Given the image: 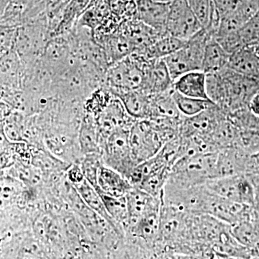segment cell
<instances>
[{
  "label": "cell",
  "mask_w": 259,
  "mask_h": 259,
  "mask_svg": "<svg viewBox=\"0 0 259 259\" xmlns=\"http://www.w3.org/2000/svg\"><path fill=\"white\" fill-rule=\"evenodd\" d=\"M16 29L0 27V57L13 49Z\"/></svg>",
  "instance_id": "obj_31"
},
{
  "label": "cell",
  "mask_w": 259,
  "mask_h": 259,
  "mask_svg": "<svg viewBox=\"0 0 259 259\" xmlns=\"http://www.w3.org/2000/svg\"><path fill=\"white\" fill-rule=\"evenodd\" d=\"M10 0H0V19L4 15L5 10L9 5Z\"/></svg>",
  "instance_id": "obj_38"
},
{
  "label": "cell",
  "mask_w": 259,
  "mask_h": 259,
  "mask_svg": "<svg viewBox=\"0 0 259 259\" xmlns=\"http://www.w3.org/2000/svg\"><path fill=\"white\" fill-rule=\"evenodd\" d=\"M98 193L101 197L105 208L110 217L125 231V227L128 218L125 196L117 197L108 195L102 192H98Z\"/></svg>",
  "instance_id": "obj_27"
},
{
  "label": "cell",
  "mask_w": 259,
  "mask_h": 259,
  "mask_svg": "<svg viewBox=\"0 0 259 259\" xmlns=\"http://www.w3.org/2000/svg\"><path fill=\"white\" fill-rule=\"evenodd\" d=\"M173 88L175 91L185 96L209 99L207 93V74L202 71H190L182 75L174 81Z\"/></svg>",
  "instance_id": "obj_19"
},
{
  "label": "cell",
  "mask_w": 259,
  "mask_h": 259,
  "mask_svg": "<svg viewBox=\"0 0 259 259\" xmlns=\"http://www.w3.org/2000/svg\"><path fill=\"white\" fill-rule=\"evenodd\" d=\"M173 79L163 59L148 60L145 67L144 83L141 90L150 95L172 91Z\"/></svg>",
  "instance_id": "obj_11"
},
{
  "label": "cell",
  "mask_w": 259,
  "mask_h": 259,
  "mask_svg": "<svg viewBox=\"0 0 259 259\" xmlns=\"http://www.w3.org/2000/svg\"><path fill=\"white\" fill-rule=\"evenodd\" d=\"M233 238L249 251L250 258H259V222L247 220L231 226Z\"/></svg>",
  "instance_id": "obj_18"
},
{
  "label": "cell",
  "mask_w": 259,
  "mask_h": 259,
  "mask_svg": "<svg viewBox=\"0 0 259 259\" xmlns=\"http://www.w3.org/2000/svg\"><path fill=\"white\" fill-rule=\"evenodd\" d=\"M202 29V25L191 10L187 0H173L170 3L167 34L187 40Z\"/></svg>",
  "instance_id": "obj_8"
},
{
  "label": "cell",
  "mask_w": 259,
  "mask_h": 259,
  "mask_svg": "<svg viewBox=\"0 0 259 259\" xmlns=\"http://www.w3.org/2000/svg\"><path fill=\"white\" fill-rule=\"evenodd\" d=\"M76 187L77 192L80 194V197L84 201L85 203L88 204L90 208L98 213L99 215L101 216L105 220L107 223L113 227L117 231L123 233V228L119 226L117 223L114 221L110 214L107 212L105 208L103 201L100 197V194L97 192V190L94 188L93 185L88 182L86 179H84L82 182H80L77 185H74Z\"/></svg>",
  "instance_id": "obj_22"
},
{
  "label": "cell",
  "mask_w": 259,
  "mask_h": 259,
  "mask_svg": "<svg viewBox=\"0 0 259 259\" xmlns=\"http://www.w3.org/2000/svg\"><path fill=\"white\" fill-rule=\"evenodd\" d=\"M218 152L197 153L180 158L172 166L166 183L182 187L204 185L214 177Z\"/></svg>",
  "instance_id": "obj_2"
},
{
  "label": "cell",
  "mask_w": 259,
  "mask_h": 259,
  "mask_svg": "<svg viewBox=\"0 0 259 259\" xmlns=\"http://www.w3.org/2000/svg\"><path fill=\"white\" fill-rule=\"evenodd\" d=\"M172 97L179 111L185 117H193L216 105L209 99L185 96L175 90L172 93Z\"/></svg>",
  "instance_id": "obj_26"
},
{
  "label": "cell",
  "mask_w": 259,
  "mask_h": 259,
  "mask_svg": "<svg viewBox=\"0 0 259 259\" xmlns=\"http://www.w3.org/2000/svg\"><path fill=\"white\" fill-rule=\"evenodd\" d=\"M250 155L238 145L220 150L218 152L213 179L245 175Z\"/></svg>",
  "instance_id": "obj_9"
},
{
  "label": "cell",
  "mask_w": 259,
  "mask_h": 259,
  "mask_svg": "<svg viewBox=\"0 0 259 259\" xmlns=\"http://www.w3.org/2000/svg\"><path fill=\"white\" fill-rule=\"evenodd\" d=\"M103 49L107 60L112 64L125 59L135 51L133 44L122 33L107 36L103 42Z\"/></svg>",
  "instance_id": "obj_25"
},
{
  "label": "cell",
  "mask_w": 259,
  "mask_h": 259,
  "mask_svg": "<svg viewBox=\"0 0 259 259\" xmlns=\"http://www.w3.org/2000/svg\"><path fill=\"white\" fill-rule=\"evenodd\" d=\"M187 3L202 28L214 37L218 30L221 17L213 0H187Z\"/></svg>",
  "instance_id": "obj_20"
},
{
  "label": "cell",
  "mask_w": 259,
  "mask_h": 259,
  "mask_svg": "<svg viewBox=\"0 0 259 259\" xmlns=\"http://www.w3.org/2000/svg\"><path fill=\"white\" fill-rule=\"evenodd\" d=\"M248 111L259 119V92L255 93L250 99L248 104Z\"/></svg>",
  "instance_id": "obj_36"
},
{
  "label": "cell",
  "mask_w": 259,
  "mask_h": 259,
  "mask_svg": "<svg viewBox=\"0 0 259 259\" xmlns=\"http://www.w3.org/2000/svg\"><path fill=\"white\" fill-rule=\"evenodd\" d=\"M138 20L161 36L166 35V23L170 3L156 0H135Z\"/></svg>",
  "instance_id": "obj_10"
},
{
  "label": "cell",
  "mask_w": 259,
  "mask_h": 259,
  "mask_svg": "<svg viewBox=\"0 0 259 259\" xmlns=\"http://www.w3.org/2000/svg\"><path fill=\"white\" fill-rule=\"evenodd\" d=\"M247 175L249 177L252 185H253V190H254V202H253V207L255 214L259 220V175Z\"/></svg>",
  "instance_id": "obj_34"
},
{
  "label": "cell",
  "mask_w": 259,
  "mask_h": 259,
  "mask_svg": "<svg viewBox=\"0 0 259 259\" xmlns=\"http://www.w3.org/2000/svg\"><path fill=\"white\" fill-rule=\"evenodd\" d=\"M171 136L152 120L135 122L130 129V144L136 164L157 154Z\"/></svg>",
  "instance_id": "obj_3"
},
{
  "label": "cell",
  "mask_w": 259,
  "mask_h": 259,
  "mask_svg": "<svg viewBox=\"0 0 259 259\" xmlns=\"http://www.w3.org/2000/svg\"><path fill=\"white\" fill-rule=\"evenodd\" d=\"M130 129L115 130L105 139L104 147L105 165L120 172L125 178L137 165L133 158L130 144Z\"/></svg>",
  "instance_id": "obj_6"
},
{
  "label": "cell",
  "mask_w": 259,
  "mask_h": 259,
  "mask_svg": "<svg viewBox=\"0 0 259 259\" xmlns=\"http://www.w3.org/2000/svg\"><path fill=\"white\" fill-rule=\"evenodd\" d=\"M131 117L149 120L152 113V97L143 90L126 92L117 95Z\"/></svg>",
  "instance_id": "obj_17"
},
{
  "label": "cell",
  "mask_w": 259,
  "mask_h": 259,
  "mask_svg": "<svg viewBox=\"0 0 259 259\" xmlns=\"http://www.w3.org/2000/svg\"><path fill=\"white\" fill-rule=\"evenodd\" d=\"M69 179L74 185H77L84 180V176L79 167L74 166L69 171Z\"/></svg>",
  "instance_id": "obj_37"
},
{
  "label": "cell",
  "mask_w": 259,
  "mask_h": 259,
  "mask_svg": "<svg viewBox=\"0 0 259 259\" xmlns=\"http://www.w3.org/2000/svg\"><path fill=\"white\" fill-rule=\"evenodd\" d=\"M212 37L202 28L182 49L163 59L173 81L186 73L202 71L204 48Z\"/></svg>",
  "instance_id": "obj_4"
},
{
  "label": "cell",
  "mask_w": 259,
  "mask_h": 259,
  "mask_svg": "<svg viewBox=\"0 0 259 259\" xmlns=\"http://www.w3.org/2000/svg\"><path fill=\"white\" fill-rule=\"evenodd\" d=\"M205 185L213 193L223 198L238 203L253 205L254 190L247 175L211 179L206 182Z\"/></svg>",
  "instance_id": "obj_7"
},
{
  "label": "cell",
  "mask_w": 259,
  "mask_h": 259,
  "mask_svg": "<svg viewBox=\"0 0 259 259\" xmlns=\"http://www.w3.org/2000/svg\"><path fill=\"white\" fill-rule=\"evenodd\" d=\"M230 56L214 37H211L204 48L202 71L206 74L220 72L227 68Z\"/></svg>",
  "instance_id": "obj_21"
},
{
  "label": "cell",
  "mask_w": 259,
  "mask_h": 259,
  "mask_svg": "<svg viewBox=\"0 0 259 259\" xmlns=\"http://www.w3.org/2000/svg\"><path fill=\"white\" fill-rule=\"evenodd\" d=\"M93 0H71L61 15L57 26L52 32L51 37L64 35L73 28L78 19L81 18L90 8Z\"/></svg>",
  "instance_id": "obj_23"
},
{
  "label": "cell",
  "mask_w": 259,
  "mask_h": 259,
  "mask_svg": "<svg viewBox=\"0 0 259 259\" xmlns=\"http://www.w3.org/2000/svg\"><path fill=\"white\" fill-rule=\"evenodd\" d=\"M187 41L166 34L153 42L141 56H144L147 60L164 59L182 49Z\"/></svg>",
  "instance_id": "obj_24"
},
{
  "label": "cell",
  "mask_w": 259,
  "mask_h": 259,
  "mask_svg": "<svg viewBox=\"0 0 259 259\" xmlns=\"http://www.w3.org/2000/svg\"><path fill=\"white\" fill-rule=\"evenodd\" d=\"M127 201V218L125 228L137 222L150 213L159 211L161 206V197H156L140 190L137 187L133 188L126 194Z\"/></svg>",
  "instance_id": "obj_12"
},
{
  "label": "cell",
  "mask_w": 259,
  "mask_h": 259,
  "mask_svg": "<svg viewBox=\"0 0 259 259\" xmlns=\"http://www.w3.org/2000/svg\"><path fill=\"white\" fill-rule=\"evenodd\" d=\"M71 0H44V12L47 15L52 33L57 26L65 8Z\"/></svg>",
  "instance_id": "obj_29"
},
{
  "label": "cell",
  "mask_w": 259,
  "mask_h": 259,
  "mask_svg": "<svg viewBox=\"0 0 259 259\" xmlns=\"http://www.w3.org/2000/svg\"><path fill=\"white\" fill-rule=\"evenodd\" d=\"M156 1L163 2V3H170V2L173 1V0H156Z\"/></svg>",
  "instance_id": "obj_39"
},
{
  "label": "cell",
  "mask_w": 259,
  "mask_h": 259,
  "mask_svg": "<svg viewBox=\"0 0 259 259\" xmlns=\"http://www.w3.org/2000/svg\"><path fill=\"white\" fill-rule=\"evenodd\" d=\"M44 0H10V3L23 15V23L25 15L32 8L40 4Z\"/></svg>",
  "instance_id": "obj_33"
},
{
  "label": "cell",
  "mask_w": 259,
  "mask_h": 259,
  "mask_svg": "<svg viewBox=\"0 0 259 259\" xmlns=\"http://www.w3.org/2000/svg\"><path fill=\"white\" fill-rule=\"evenodd\" d=\"M51 37L50 25L45 12L16 29L13 49L25 69L40 59Z\"/></svg>",
  "instance_id": "obj_1"
},
{
  "label": "cell",
  "mask_w": 259,
  "mask_h": 259,
  "mask_svg": "<svg viewBox=\"0 0 259 259\" xmlns=\"http://www.w3.org/2000/svg\"><path fill=\"white\" fill-rule=\"evenodd\" d=\"M227 68L259 81V56L252 47H244L231 54Z\"/></svg>",
  "instance_id": "obj_15"
},
{
  "label": "cell",
  "mask_w": 259,
  "mask_h": 259,
  "mask_svg": "<svg viewBox=\"0 0 259 259\" xmlns=\"http://www.w3.org/2000/svg\"><path fill=\"white\" fill-rule=\"evenodd\" d=\"M101 165L100 159L97 158L95 153H90L88 157L85 158L81 166L83 176L95 189L97 187V174H98L99 168Z\"/></svg>",
  "instance_id": "obj_30"
},
{
  "label": "cell",
  "mask_w": 259,
  "mask_h": 259,
  "mask_svg": "<svg viewBox=\"0 0 259 259\" xmlns=\"http://www.w3.org/2000/svg\"><path fill=\"white\" fill-rule=\"evenodd\" d=\"M245 175H259V151L250 155Z\"/></svg>",
  "instance_id": "obj_35"
},
{
  "label": "cell",
  "mask_w": 259,
  "mask_h": 259,
  "mask_svg": "<svg viewBox=\"0 0 259 259\" xmlns=\"http://www.w3.org/2000/svg\"><path fill=\"white\" fill-rule=\"evenodd\" d=\"M147 61L144 56L132 54L109 68L107 83L115 90L117 96L126 92L141 90Z\"/></svg>",
  "instance_id": "obj_5"
},
{
  "label": "cell",
  "mask_w": 259,
  "mask_h": 259,
  "mask_svg": "<svg viewBox=\"0 0 259 259\" xmlns=\"http://www.w3.org/2000/svg\"><path fill=\"white\" fill-rule=\"evenodd\" d=\"M128 114L120 100H117L110 104L105 109L98 121L99 133L102 137L107 139V136L115 130L127 127L131 124Z\"/></svg>",
  "instance_id": "obj_16"
},
{
  "label": "cell",
  "mask_w": 259,
  "mask_h": 259,
  "mask_svg": "<svg viewBox=\"0 0 259 259\" xmlns=\"http://www.w3.org/2000/svg\"><path fill=\"white\" fill-rule=\"evenodd\" d=\"M25 66L14 49L0 57V88L16 90L23 87Z\"/></svg>",
  "instance_id": "obj_13"
},
{
  "label": "cell",
  "mask_w": 259,
  "mask_h": 259,
  "mask_svg": "<svg viewBox=\"0 0 259 259\" xmlns=\"http://www.w3.org/2000/svg\"><path fill=\"white\" fill-rule=\"evenodd\" d=\"M132 188V185L120 172L106 165H101L99 168L95 189L97 192L118 197L125 196Z\"/></svg>",
  "instance_id": "obj_14"
},
{
  "label": "cell",
  "mask_w": 259,
  "mask_h": 259,
  "mask_svg": "<svg viewBox=\"0 0 259 259\" xmlns=\"http://www.w3.org/2000/svg\"><path fill=\"white\" fill-rule=\"evenodd\" d=\"M243 0H213L220 17L231 14L238 9Z\"/></svg>",
  "instance_id": "obj_32"
},
{
  "label": "cell",
  "mask_w": 259,
  "mask_h": 259,
  "mask_svg": "<svg viewBox=\"0 0 259 259\" xmlns=\"http://www.w3.org/2000/svg\"><path fill=\"white\" fill-rule=\"evenodd\" d=\"M91 120L86 119L80 130V144L85 153H97L99 151V136Z\"/></svg>",
  "instance_id": "obj_28"
}]
</instances>
